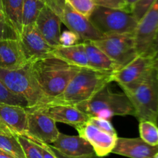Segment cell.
<instances>
[{
  "label": "cell",
  "instance_id": "obj_18",
  "mask_svg": "<svg viewBox=\"0 0 158 158\" xmlns=\"http://www.w3.org/2000/svg\"><path fill=\"white\" fill-rule=\"evenodd\" d=\"M27 64L18 40H0V68L19 69Z\"/></svg>",
  "mask_w": 158,
  "mask_h": 158
},
{
  "label": "cell",
  "instance_id": "obj_36",
  "mask_svg": "<svg viewBox=\"0 0 158 158\" xmlns=\"http://www.w3.org/2000/svg\"><path fill=\"white\" fill-rule=\"evenodd\" d=\"M49 147H50L51 150H52V152H53V153L56 155V156L58 158H103V157H100V156H98L97 154H96V153H94V154H91V155H87V156H77V157H71V156H66V155L63 154V153H61L60 152H59L58 150H56L55 148H53L52 147H51L50 145H49Z\"/></svg>",
  "mask_w": 158,
  "mask_h": 158
},
{
  "label": "cell",
  "instance_id": "obj_30",
  "mask_svg": "<svg viewBox=\"0 0 158 158\" xmlns=\"http://www.w3.org/2000/svg\"><path fill=\"white\" fill-rule=\"evenodd\" d=\"M156 0H139L135 6H134L132 10V14L137 22L140 21L142 17L144 15L147 11L150 9L151 6L154 4Z\"/></svg>",
  "mask_w": 158,
  "mask_h": 158
},
{
  "label": "cell",
  "instance_id": "obj_21",
  "mask_svg": "<svg viewBox=\"0 0 158 158\" xmlns=\"http://www.w3.org/2000/svg\"><path fill=\"white\" fill-rule=\"evenodd\" d=\"M52 55L80 68H89L88 59L83 42L70 46L60 45L53 48Z\"/></svg>",
  "mask_w": 158,
  "mask_h": 158
},
{
  "label": "cell",
  "instance_id": "obj_17",
  "mask_svg": "<svg viewBox=\"0 0 158 158\" xmlns=\"http://www.w3.org/2000/svg\"><path fill=\"white\" fill-rule=\"evenodd\" d=\"M49 145L63 154L71 157L87 156L95 153L89 143L80 136H69L60 133L58 138Z\"/></svg>",
  "mask_w": 158,
  "mask_h": 158
},
{
  "label": "cell",
  "instance_id": "obj_27",
  "mask_svg": "<svg viewBox=\"0 0 158 158\" xmlns=\"http://www.w3.org/2000/svg\"><path fill=\"white\" fill-rule=\"evenodd\" d=\"M0 104L19 105L23 107L29 106L26 99L11 92L1 81H0Z\"/></svg>",
  "mask_w": 158,
  "mask_h": 158
},
{
  "label": "cell",
  "instance_id": "obj_28",
  "mask_svg": "<svg viewBox=\"0 0 158 158\" xmlns=\"http://www.w3.org/2000/svg\"><path fill=\"white\" fill-rule=\"evenodd\" d=\"M66 2L74 10L87 18L96 7L94 0H66Z\"/></svg>",
  "mask_w": 158,
  "mask_h": 158
},
{
  "label": "cell",
  "instance_id": "obj_7",
  "mask_svg": "<svg viewBox=\"0 0 158 158\" xmlns=\"http://www.w3.org/2000/svg\"><path fill=\"white\" fill-rule=\"evenodd\" d=\"M92 43L120 68L127 65L138 56L134 34H113Z\"/></svg>",
  "mask_w": 158,
  "mask_h": 158
},
{
  "label": "cell",
  "instance_id": "obj_29",
  "mask_svg": "<svg viewBox=\"0 0 158 158\" xmlns=\"http://www.w3.org/2000/svg\"><path fill=\"white\" fill-rule=\"evenodd\" d=\"M26 158H43L35 144L23 135L16 134Z\"/></svg>",
  "mask_w": 158,
  "mask_h": 158
},
{
  "label": "cell",
  "instance_id": "obj_40",
  "mask_svg": "<svg viewBox=\"0 0 158 158\" xmlns=\"http://www.w3.org/2000/svg\"><path fill=\"white\" fill-rule=\"evenodd\" d=\"M154 60H155L156 66H157L158 70V50L154 54Z\"/></svg>",
  "mask_w": 158,
  "mask_h": 158
},
{
  "label": "cell",
  "instance_id": "obj_2",
  "mask_svg": "<svg viewBox=\"0 0 158 158\" xmlns=\"http://www.w3.org/2000/svg\"><path fill=\"white\" fill-rule=\"evenodd\" d=\"M129 98L140 121L156 122L158 115V70L154 64L141 77L126 86L120 87Z\"/></svg>",
  "mask_w": 158,
  "mask_h": 158
},
{
  "label": "cell",
  "instance_id": "obj_41",
  "mask_svg": "<svg viewBox=\"0 0 158 158\" xmlns=\"http://www.w3.org/2000/svg\"><path fill=\"white\" fill-rule=\"evenodd\" d=\"M6 125H5L4 123H3L1 121V119H0V128H3V127H6Z\"/></svg>",
  "mask_w": 158,
  "mask_h": 158
},
{
  "label": "cell",
  "instance_id": "obj_38",
  "mask_svg": "<svg viewBox=\"0 0 158 158\" xmlns=\"http://www.w3.org/2000/svg\"><path fill=\"white\" fill-rule=\"evenodd\" d=\"M157 50H158V31H157V36H156L155 40H154V45H153V54H154V55Z\"/></svg>",
  "mask_w": 158,
  "mask_h": 158
},
{
  "label": "cell",
  "instance_id": "obj_35",
  "mask_svg": "<svg viewBox=\"0 0 158 158\" xmlns=\"http://www.w3.org/2000/svg\"><path fill=\"white\" fill-rule=\"evenodd\" d=\"M45 2L60 18L63 7L66 2V0H45Z\"/></svg>",
  "mask_w": 158,
  "mask_h": 158
},
{
  "label": "cell",
  "instance_id": "obj_4",
  "mask_svg": "<svg viewBox=\"0 0 158 158\" xmlns=\"http://www.w3.org/2000/svg\"><path fill=\"white\" fill-rule=\"evenodd\" d=\"M89 117H99L110 120L114 116H135L134 106L127 94L114 93L110 84L105 85L89 100L76 105Z\"/></svg>",
  "mask_w": 158,
  "mask_h": 158
},
{
  "label": "cell",
  "instance_id": "obj_9",
  "mask_svg": "<svg viewBox=\"0 0 158 158\" xmlns=\"http://www.w3.org/2000/svg\"><path fill=\"white\" fill-rule=\"evenodd\" d=\"M158 31V0L138 22L134 37L138 55H154L153 45Z\"/></svg>",
  "mask_w": 158,
  "mask_h": 158
},
{
  "label": "cell",
  "instance_id": "obj_31",
  "mask_svg": "<svg viewBox=\"0 0 158 158\" xmlns=\"http://www.w3.org/2000/svg\"><path fill=\"white\" fill-rule=\"evenodd\" d=\"M23 136H26V137L28 138L29 139H30V140L35 144V147L38 149V150L40 151V153H41L43 158H58L56 156V155L55 153L52 152V150H51L49 144L45 143L42 142L40 139H35V138L32 137V136H29V135H23Z\"/></svg>",
  "mask_w": 158,
  "mask_h": 158
},
{
  "label": "cell",
  "instance_id": "obj_20",
  "mask_svg": "<svg viewBox=\"0 0 158 158\" xmlns=\"http://www.w3.org/2000/svg\"><path fill=\"white\" fill-rule=\"evenodd\" d=\"M88 59L89 68L103 71L116 72L120 70V67L111 60L101 50L95 46L92 41L83 42Z\"/></svg>",
  "mask_w": 158,
  "mask_h": 158
},
{
  "label": "cell",
  "instance_id": "obj_15",
  "mask_svg": "<svg viewBox=\"0 0 158 158\" xmlns=\"http://www.w3.org/2000/svg\"><path fill=\"white\" fill-rule=\"evenodd\" d=\"M42 109L56 122H63L76 126L89 119V116L74 105L51 102L40 105Z\"/></svg>",
  "mask_w": 158,
  "mask_h": 158
},
{
  "label": "cell",
  "instance_id": "obj_19",
  "mask_svg": "<svg viewBox=\"0 0 158 158\" xmlns=\"http://www.w3.org/2000/svg\"><path fill=\"white\" fill-rule=\"evenodd\" d=\"M0 119L13 133L19 135H23L26 133V107L0 104Z\"/></svg>",
  "mask_w": 158,
  "mask_h": 158
},
{
  "label": "cell",
  "instance_id": "obj_3",
  "mask_svg": "<svg viewBox=\"0 0 158 158\" xmlns=\"http://www.w3.org/2000/svg\"><path fill=\"white\" fill-rule=\"evenodd\" d=\"M115 72L103 71L90 68H81L73 77L63 94L52 102L76 106L89 100L105 85L114 81Z\"/></svg>",
  "mask_w": 158,
  "mask_h": 158
},
{
  "label": "cell",
  "instance_id": "obj_43",
  "mask_svg": "<svg viewBox=\"0 0 158 158\" xmlns=\"http://www.w3.org/2000/svg\"><path fill=\"white\" fill-rule=\"evenodd\" d=\"M155 123L157 124V126H158V115H157V119H156V122H155Z\"/></svg>",
  "mask_w": 158,
  "mask_h": 158
},
{
  "label": "cell",
  "instance_id": "obj_6",
  "mask_svg": "<svg viewBox=\"0 0 158 158\" xmlns=\"http://www.w3.org/2000/svg\"><path fill=\"white\" fill-rule=\"evenodd\" d=\"M93 25L105 36L113 34H135L138 22L131 12L123 9L96 6L88 18Z\"/></svg>",
  "mask_w": 158,
  "mask_h": 158
},
{
  "label": "cell",
  "instance_id": "obj_34",
  "mask_svg": "<svg viewBox=\"0 0 158 158\" xmlns=\"http://www.w3.org/2000/svg\"><path fill=\"white\" fill-rule=\"evenodd\" d=\"M96 6H103L110 9H123L128 12L124 0H94Z\"/></svg>",
  "mask_w": 158,
  "mask_h": 158
},
{
  "label": "cell",
  "instance_id": "obj_23",
  "mask_svg": "<svg viewBox=\"0 0 158 158\" xmlns=\"http://www.w3.org/2000/svg\"><path fill=\"white\" fill-rule=\"evenodd\" d=\"M2 4L6 16L19 35L23 27V0H2Z\"/></svg>",
  "mask_w": 158,
  "mask_h": 158
},
{
  "label": "cell",
  "instance_id": "obj_39",
  "mask_svg": "<svg viewBox=\"0 0 158 158\" xmlns=\"http://www.w3.org/2000/svg\"><path fill=\"white\" fill-rule=\"evenodd\" d=\"M0 158H15V157L12 156V155L9 154V153L0 150Z\"/></svg>",
  "mask_w": 158,
  "mask_h": 158
},
{
  "label": "cell",
  "instance_id": "obj_13",
  "mask_svg": "<svg viewBox=\"0 0 158 158\" xmlns=\"http://www.w3.org/2000/svg\"><path fill=\"white\" fill-rule=\"evenodd\" d=\"M62 21L59 15L48 6L44 7L39 14L35 26L42 37L52 47L60 46Z\"/></svg>",
  "mask_w": 158,
  "mask_h": 158
},
{
  "label": "cell",
  "instance_id": "obj_11",
  "mask_svg": "<svg viewBox=\"0 0 158 158\" xmlns=\"http://www.w3.org/2000/svg\"><path fill=\"white\" fill-rule=\"evenodd\" d=\"M79 136L87 140L92 146L96 154L104 157L115 147L117 141V133H110L103 131L91 123L89 120L74 126Z\"/></svg>",
  "mask_w": 158,
  "mask_h": 158
},
{
  "label": "cell",
  "instance_id": "obj_33",
  "mask_svg": "<svg viewBox=\"0 0 158 158\" xmlns=\"http://www.w3.org/2000/svg\"><path fill=\"white\" fill-rule=\"evenodd\" d=\"M88 120L103 131L107 132L110 133H117V131L114 128L112 123L108 119L99 117H89Z\"/></svg>",
  "mask_w": 158,
  "mask_h": 158
},
{
  "label": "cell",
  "instance_id": "obj_37",
  "mask_svg": "<svg viewBox=\"0 0 158 158\" xmlns=\"http://www.w3.org/2000/svg\"><path fill=\"white\" fill-rule=\"evenodd\" d=\"M138 1H139V0H124L125 3H126L127 9L128 12H131V13H132L133 8H134V6H135V4Z\"/></svg>",
  "mask_w": 158,
  "mask_h": 158
},
{
  "label": "cell",
  "instance_id": "obj_16",
  "mask_svg": "<svg viewBox=\"0 0 158 158\" xmlns=\"http://www.w3.org/2000/svg\"><path fill=\"white\" fill-rule=\"evenodd\" d=\"M158 152L157 147H153L139 138H117L113 153L129 158H153Z\"/></svg>",
  "mask_w": 158,
  "mask_h": 158
},
{
  "label": "cell",
  "instance_id": "obj_5",
  "mask_svg": "<svg viewBox=\"0 0 158 158\" xmlns=\"http://www.w3.org/2000/svg\"><path fill=\"white\" fill-rule=\"evenodd\" d=\"M0 81L11 92L26 99L28 107L49 104L54 101L42 91L31 71L29 63L19 69L0 68Z\"/></svg>",
  "mask_w": 158,
  "mask_h": 158
},
{
  "label": "cell",
  "instance_id": "obj_25",
  "mask_svg": "<svg viewBox=\"0 0 158 158\" xmlns=\"http://www.w3.org/2000/svg\"><path fill=\"white\" fill-rule=\"evenodd\" d=\"M140 137L149 145L158 146V126L154 122L148 120L140 121L139 123Z\"/></svg>",
  "mask_w": 158,
  "mask_h": 158
},
{
  "label": "cell",
  "instance_id": "obj_42",
  "mask_svg": "<svg viewBox=\"0 0 158 158\" xmlns=\"http://www.w3.org/2000/svg\"><path fill=\"white\" fill-rule=\"evenodd\" d=\"M153 158H158V152L157 153H155V155L154 156V157Z\"/></svg>",
  "mask_w": 158,
  "mask_h": 158
},
{
  "label": "cell",
  "instance_id": "obj_32",
  "mask_svg": "<svg viewBox=\"0 0 158 158\" xmlns=\"http://www.w3.org/2000/svg\"><path fill=\"white\" fill-rule=\"evenodd\" d=\"M80 42H81V40L79 37L78 35L75 33L72 32L70 30H66L64 32L61 33V35L60 37V44L63 46H70L73 45L77 44Z\"/></svg>",
  "mask_w": 158,
  "mask_h": 158
},
{
  "label": "cell",
  "instance_id": "obj_12",
  "mask_svg": "<svg viewBox=\"0 0 158 158\" xmlns=\"http://www.w3.org/2000/svg\"><path fill=\"white\" fill-rule=\"evenodd\" d=\"M60 20L69 30L79 36L82 42L96 41L106 37L91 23L87 17L74 10L67 2L63 7Z\"/></svg>",
  "mask_w": 158,
  "mask_h": 158
},
{
  "label": "cell",
  "instance_id": "obj_1",
  "mask_svg": "<svg viewBox=\"0 0 158 158\" xmlns=\"http://www.w3.org/2000/svg\"><path fill=\"white\" fill-rule=\"evenodd\" d=\"M29 64L42 91L53 100L63 94L81 68L55 56L39 59Z\"/></svg>",
  "mask_w": 158,
  "mask_h": 158
},
{
  "label": "cell",
  "instance_id": "obj_24",
  "mask_svg": "<svg viewBox=\"0 0 158 158\" xmlns=\"http://www.w3.org/2000/svg\"><path fill=\"white\" fill-rule=\"evenodd\" d=\"M45 5V0H23V26L34 24Z\"/></svg>",
  "mask_w": 158,
  "mask_h": 158
},
{
  "label": "cell",
  "instance_id": "obj_22",
  "mask_svg": "<svg viewBox=\"0 0 158 158\" xmlns=\"http://www.w3.org/2000/svg\"><path fill=\"white\" fill-rule=\"evenodd\" d=\"M0 150L15 158H26L16 133H13L7 126L0 128Z\"/></svg>",
  "mask_w": 158,
  "mask_h": 158
},
{
  "label": "cell",
  "instance_id": "obj_10",
  "mask_svg": "<svg viewBox=\"0 0 158 158\" xmlns=\"http://www.w3.org/2000/svg\"><path fill=\"white\" fill-rule=\"evenodd\" d=\"M19 41L28 63L52 56L54 47L48 44L42 37L35 23L23 26Z\"/></svg>",
  "mask_w": 158,
  "mask_h": 158
},
{
  "label": "cell",
  "instance_id": "obj_26",
  "mask_svg": "<svg viewBox=\"0 0 158 158\" xmlns=\"http://www.w3.org/2000/svg\"><path fill=\"white\" fill-rule=\"evenodd\" d=\"M18 32L15 29L3 9L2 0H0V40H18Z\"/></svg>",
  "mask_w": 158,
  "mask_h": 158
},
{
  "label": "cell",
  "instance_id": "obj_14",
  "mask_svg": "<svg viewBox=\"0 0 158 158\" xmlns=\"http://www.w3.org/2000/svg\"><path fill=\"white\" fill-rule=\"evenodd\" d=\"M154 64V55H138L114 74V81L120 87L126 86L141 77Z\"/></svg>",
  "mask_w": 158,
  "mask_h": 158
},
{
  "label": "cell",
  "instance_id": "obj_8",
  "mask_svg": "<svg viewBox=\"0 0 158 158\" xmlns=\"http://www.w3.org/2000/svg\"><path fill=\"white\" fill-rule=\"evenodd\" d=\"M26 112L27 129L23 135H29L46 144H52L60 134L55 121L42 109L40 105L26 107Z\"/></svg>",
  "mask_w": 158,
  "mask_h": 158
}]
</instances>
